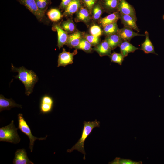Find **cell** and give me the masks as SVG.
<instances>
[{
	"label": "cell",
	"instance_id": "34",
	"mask_svg": "<svg viewBox=\"0 0 164 164\" xmlns=\"http://www.w3.org/2000/svg\"><path fill=\"white\" fill-rule=\"evenodd\" d=\"M72 0H61V2L59 5V8L64 10Z\"/></svg>",
	"mask_w": 164,
	"mask_h": 164
},
{
	"label": "cell",
	"instance_id": "9",
	"mask_svg": "<svg viewBox=\"0 0 164 164\" xmlns=\"http://www.w3.org/2000/svg\"><path fill=\"white\" fill-rule=\"evenodd\" d=\"M85 32L77 29L69 35L66 45L70 48H75L79 44L81 39L84 37Z\"/></svg>",
	"mask_w": 164,
	"mask_h": 164
},
{
	"label": "cell",
	"instance_id": "19",
	"mask_svg": "<svg viewBox=\"0 0 164 164\" xmlns=\"http://www.w3.org/2000/svg\"><path fill=\"white\" fill-rule=\"evenodd\" d=\"M17 107L21 108V105L16 103L12 98L7 99L2 94L0 95V112L4 110H9L11 108Z\"/></svg>",
	"mask_w": 164,
	"mask_h": 164
},
{
	"label": "cell",
	"instance_id": "26",
	"mask_svg": "<svg viewBox=\"0 0 164 164\" xmlns=\"http://www.w3.org/2000/svg\"><path fill=\"white\" fill-rule=\"evenodd\" d=\"M46 14L49 19L53 22H57L63 17L60 11L56 8L51 9L48 11Z\"/></svg>",
	"mask_w": 164,
	"mask_h": 164
},
{
	"label": "cell",
	"instance_id": "21",
	"mask_svg": "<svg viewBox=\"0 0 164 164\" xmlns=\"http://www.w3.org/2000/svg\"><path fill=\"white\" fill-rule=\"evenodd\" d=\"M105 12L99 0L93 7L91 12V15L93 23L97 22L101 18L102 14Z\"/></svg>",
	"mask_w": 164,
	"mask_h": 164
},
{
	"label": "cell",
	"instance_id": "13",
	"mask_svg": "<svg viewBox=\"0 0 164 164\" xmlns=\"http://www.w3.org/2000/svg\"><path fill=\"white\" fill-rule=\"evenodd\" d=\"M13 163V164H34L29 159L25 149L23 148L16 150Z\"/></svg>",
	"mask_w": 164,
	"mask_h": 164
},
{
	"label": "cell",
	"instance_id": "22",
	"mask_svg": "<svg viewBox=\"0 0 164 164\" xmlns=\"http://www.w3.org/2000/svg\"><path fill=\"white\" fill-rule=\"evenodd\" d=\"M119 47L121 53L124 57H126L130 53H133L136 50L139 49L138 48L135 47L129 41L126 40H123Z\"/></svg>",
	"mask_w": 164,
	"mask_h": 164
},
{
	"label": "cell",
	"instance_id": "24",
	"mask_svg": "<svg viewBox=\"0 0 164 164\" xmlns=\"http://www.w3.org/2000/svg\"><path fill=\"white\" fill-rule=\"evenodd\" d=\"M72 18H68L67 20L62 21L60 24L62 28L68 33H72L77 30Z\"/></svg>",
	"mask_w": 164,
	"mask_h": 164
},
{
	"label": "cell",
	"instance_id": "7",
	"mask_svg": "<svg viewBox=\"0 0 164 164\" xmlns=\"http://www.w3.org/2000/svg\"><path fill=\"white\" fill-rule=\"evenodd\" d=\"M75 14V17L74 19L76 22H82L89 26L91 24L92 20L91 14L83 5Z\"/></svg>",
	"mask_w": 164,
	"mask_h": 164
},
{
	"label": "cell",
	"instance_id": "33",
	"mask_svg": "<svg viewBox=\"0 0 164 164\" xmlns=\"http://www.w3.org/2000/svg\"><path fill=\"white\" fill-rule=\"evenodd\" d=\"M99 0H82L83 5L91 13L92 9Z\"/></svg>",
	"mask_w": 164,
	"mask_h": 164
},
{
	"label": "cell",
	"instance_id": "5",
	"mask_svg": "<svg viewBox=\"0 0 164 164\" xmlns=\"http://www.w3.org/2000/svg\"><path fill=\"white\" fill-rule=\"evenodd\" d=\"M20 4L24 5L41 22L48 23V19L45 13L37 7L35 0H17Z\"/></svg>",
	"mask_w": 164,
	"mask_h": 164
},
{
	"label": "cell",
	"instance_id": "20",
	"mask_svg": "<svg viewBox=\"0 0 164 164\" xmlns=\"http://www.w3.org/2000/svg\"><path fill=\"white\" fill-rule=\"evenodd\" d=\"M145 39L142 44L140 49L145 53H151L158 55L155 51L154 46L149 38V33L147 31L145 32Z\"/></svg>",
	"mask_w": 164,
	"mask_h": 164
},
{
	"label": "cell",
	"instance_id": "10",
	"mask_svg": "<svg viewBox=\"0 0 164 164\" xmlns=\"http://www.w3.org/2000/svg\"><path fill=\"white\" fill-rule=\"evenodd\" d=\"M54 101L52 98L48 95H45L41 98L40 104V112L43 114L50 112L53 109Z\"/></svg>",
	"mask_w": 164,
	"mask_h": 164
},
{
	"label": "cell",
	"instance_id": "15",
	"mask_svg": "<svg viewBox=\"0 0 164 164\" xmlns=\"http://www.w3.org/2000/svg\"><path fill=\"white\" fill-rule=\"evenodd\" d=\"M119 0H99L105 12L111 14L118 12Z\"/></svg>",
	"mask_w": 164,
	"mask_h": 164
},
{
	"label": "cell",
	"instance_id": "3",
	"mask_svg": "<svg viewBox=\"0 0 164 164\" xmlns=\"http://www.w3.org/2000/svg\"><path fill=\"white\" fill-rule=\"evenodd\" d=\"M12 120L8 125L0 128V141L7 142L14 144L19 143L21 138L19 135L17 130Z\"/></svg>",
	"mask_w": 164,
	"mask_h": 164
},
{
	"label": "cell",
	"instance_id": "31",
	"mask_svg": "<svg viewBox=\"0 0 164 164\" xmlns=\"http://www.w3.org/2000/svg\"><path fill=\"white\" fill-rule=\"evenodd\" d=\"M84 37L92 46H95L101 42L100 37L94 36L90 34L85 33Z\"/></svg>",
	"mask_w": 164,
	"mask_h": 164
},
{
	"label": "cell",
	"instance_id": "29",
	"mask_svg": "<svg viewBox=\"0 0 164 164\" xmlns=\"http://www.w3.org/2000/svg\"><path fill=\"white\" fill-rule=\"evenodd\" d=\"M109 164H142V161L136 162L127 159H122L119 157H116L115 159Z\"/></svg>",
	"mask_w": 164,
	"mask_h": 164
},
{
	"label": "cell",
	"instance_id": "11",
	"mask_svg": "<svg viewBox=\"0 0 164 164\" xmlns=\"http://www.w3.org/2000/svg\"><path fill=\"white\" fill-rule=\"evenodd\" d=\"M53 30L56 31L58 36L57 46L60 49L63 46L66 44L69 35L61 27L60 24H54L53 27Z\"/></svg>",
	"mask_w": 164,
	"mask_h": 164
},
{
	"label": "cell",
	"instance_id": "1",
	"mask_svg": "<svg viewBox=\"0 0 164 164\" xmlns=\"http://www.w3.org/2000/svg\"><path fill=\"white\" fill-rule=\"evenodd\" d=\"M11 70L17 72L18 74L15 78L18 79L24 84L25 88V94L29 96L33 91L35 84L37 82L38 77L32 70H29L23 66L17 68L11 64Z\"/></svg>",
	"mask_w": 164,
	"mask_h": 164
},
{
	"label": "cell",
	"instance_id": "16",
	"mask_svg": "<svg viewBox=\"0 0 164 164\" xmlns=\"http://www.w3.org/2000/svg\"><path fill=\"white\" fill-rule=\"evenodd\" d=\"M123 40L130 41L132 39L136 36H143L145 35L140 34L134 32L131 28L124 26L120 29L117 33Z\"/></svg>",
	"mask_w": 164,
	"mask_h": 164
},
{
	"label": "cell",
	"instance_id": "4",
	"mask_svg": "<svg viewBox=\"0 0 164 164\" xmlns=\"http://www.w3.org/2000/svg\"><path fill=\"white\" fill-rule=\"evenodd\" d=\"M18 128L29 138L30 141L29 148L30 149L31 152H32L35 141L36 140H46L47 135H46L45 137L41 138H37L33 135L30 128L25 121L22 114L19 113L18 114Z\"/></svg>",
	"mask_w": 164,
	"mask_h": 164
},
{
	"label": "cell",
	"instance_id": "30",
	"mask_svg": "<svg viewBox=\"0 0 164 164\" xmlns=\"http://www.w3.org/2000/svg\"><path fill=\"white\" fill-rule=\"evenodd\" d=\"M38 9L45 13L49 6L51 3V0H35Z\"/></svg>",
	"mask_w": 164,
	"mask_h": 164
},
{
	"label": "cell",
	"instance_id": "14",
	"mask_svg": "<svg viewBox=\"0 0 164 164\" xmlns=\"http://www.w3.org/2000/svg\"><path fill=\"white\" fill-rule=\"evenodd\" d=\"M120 19L124 26L128 27L140 32V30L136 24L137 17L132 15L120 14Z\"/></svg>",
	"mask_w": 164,
	"mask_h": 164
},
{
	"label": "cell",
	"instance_id": "6",
	"mask_svg": "<svg viewBox=\"0 0 164 164\" xmlns=\"http://www.w3.org/2000/svg\"><path fill=\"white\" fill-rule=\"evenodd\" d=\"M63 50V51L58 56L57 67L60 66L65 67L72 64L73 63L74 56L77 53V49L72 53L66 51L64 48Z\"/></svg>",
	"mask_w": 164,
	"mask_h": 164
},
{
	"label": "cell",
	"instance_id": "25",
	"mask_svg": "<svg viewBox=\"0 0 164 164\" xmlns=\"http://www.w3.org/2000/svg\"><path fill=\"white\" fill-rule=\"evenodd\" d=\"M103 34L105 36L117 33L119 29L117 22L108 24L102 27Z\"/></svg>",
	"mask_w": 164,
	"mask_h": 164
},
{
	"label": "cell",
	"instance_id": "12",
	"mask_svg": "<svg viewBox=\"0 0 164 164\" xmlns=\"http://www.w3.org/2000/svg\"><path fill=\"white\" fill-rule=\"evenodd\" d=\"M118 11L121 14L136 17V11L134 7L126 0H119Z\"/></svg>",
	"mask_w": 164,
	"mask_h": 164
},
{
	"label": "cell",
	"instance_id": "35",
	"mask_svg": "<svg viewBox=\"0 0 164 164\" xmlns=\"http://www.w3.org/2000/svg\"><path fill=\"white\" fill-rule=\"evenodd\" d=\"M162 18H163V19L164 21V15H163Z\"/></svg>",
	"mask_w": 164,
	"mask_h": 164
},
{
	"label": "cell",
	"instance_id": "8",
	"mask_svg": "<svg viewBox=\"0 0 164 164\" xmlns=\"http://www.w3.org/2000/svg\"><path fill=\"white\" fill-rule=\"evenodd\" d=\"M82 6V0H72L64 10L63 17L72 18L73 15Z\"/></svg>",
	"mask_w": 164,
	"mask_h": 164
},
{
	"label": "cell",
	"instance_id": "2",
	"mask_svg": "<svg viewBox=\"0 0 164 164\" xmlns=\"http://www.w3.org/2000/svg\"><path fill=\"white\" fill-rule=\"evenodd\" d=\"M83 124L84 127L81 138L71 148L67 150V152L71 153L74 150H77L84 154L83 159L85 160V152L84 147L85 141L94 128L100 127V122L96 119L94 121L91 122L84 121Z\"/></svg>",
	"mask_w": 164,
	"mask_h": 164
},
{
	"label": "cell",
	"instance_id": "18",
	"mask_svg": "<svg viewBox=\"0 0 164 164\" xmlns=\"http://www.w3.org/2000/svg\"><path fill=\"white\" fill-rule=\"evenodd\" d=\"M93 49L101 57L105 56H109L111 54V51L112 50L109 44L105 39L94 46Z\"/></svg>",
	"mask_w": 164,
	"mask_h": 164
},
{
	"label": "cell",
	"instance_id": "23",
	"mask_svg": "<svg viewBox=\"0 0 164 164\" xmlns=\"http://www.w3.org/2000/svg\"><path fill=\"white\" fill-rule=\"evenodd\" d=\"M105 40L108 42L112 50L119 46L123 41L118 33L106 36Z\"/></svg>",
	"mask_w": 164,
	"mask_h": 164
},
{
	"label": "cell",
	"instance_id": "32",
	"mask_svg": "<svg viewBox=\"0 0 164 164\" xmlns=\"http://www.w3.org/2000/svg\"><path fill=\"white\" fill-rule=\"evenodd\" d=\"M111 62L121 65L124 60V57L121 53H118L114 52L109 56Z\"/></svg>",
	"mask_w": 164,
	"mask_h": 164
},
{
	"label": "cell",
	"instance_id": "28",
	"mask_svg": "<svg viewBox=\"0 0 164 164\" xmlns=\"http://www.w3.org/2000/svg\"><path fill=\"white\" fill-rule=\"evenodd\" d=\"M89 32L90 34L97 37H100L103 35L102 28L99 25L95 23L91 25Z\"/></svg>",
	"mask_w": 164,
	"mask_h": 164
},
{
	"label": "cell",
	"instance_id": "17",
	"mask_svg": "<svg viewBox=\"0 0 164 164\" xmlns=\"http://www.w3.org/2000/svg\"><path fill=\"white\" fill-rule=\"evenodd\" d=\"M120 13L118 12H115L107 16L101 18L97 21L98 25L102 28L108 24L117 22L120 18Z\"/></svg>",
	"mask_w": 164,
	"mask_h": 164
},
{
	"label": "cell",
	"instance_id": "27",
	"mask_svg": "<svg viewBox=\"0 0 164 164\" xmlns=\"http://www.w3.org/2000/svg\"><path fill=\"white\" fill-rule=\"evenodd\" d=\"M91 44L84 37L81 39L79 44L75 49L81 50L87 53H91L93 50Z\"/></svg>",
	"mask_w": 164,
	"mask_h": 164
}]
</instances>
